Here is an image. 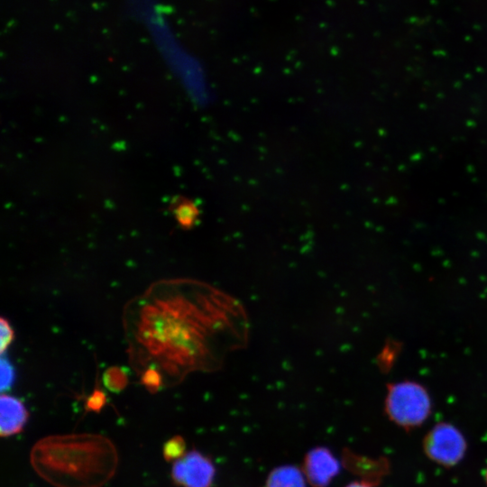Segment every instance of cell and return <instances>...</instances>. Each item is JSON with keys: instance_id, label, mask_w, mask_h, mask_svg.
I'll list each match as a JSON object with an SVG mask.
<instances>
[{"instance_id": "cell-18", "label": "cell", "mask_w": 487, "mask_h": 487, "mask_svg": "<svg viewBox=\"0 0 487 487\" xmlns=\"http://www.w3.org/2000/svg\"><path fill=\"white\" fill-rule=\"evenodd\" d=\"M485 480H486V483H487V469H486V473H485Z\"/></svg>"}, {"instance_id": "cell-15", "label": "cell", "mask_w": 487, "mask_h": 487, "mask_svg": "<svg viewBox=\"0 0 487 487\" xmlns=\"http://www.w3.org/2000/svg\"><path fill=\"white\" fill-rule=\"evenodd\" d=\"M106 403V394L99 389H96L92 394L87 399L86 409L87 411H93L99 413Z\"/></svg>"}, {"instance_id": "cell-12", "label": "cell", "mask_w": 487, "mask_h": 487, "mask_svg": "<svg viewBox=\"0 0 487 487\" xmlns=\"http://www.w3.org/2000/svg\"><path fill=\"white\" fill-rule=\"evenodd\" d=\"M127 377L124 371L117 367L107 370L104 374V383L112 391H120L127 384Z\"/></svg>"}, {"instance_id": "cell-4", "label": "cell", "mask_w": 487, "mask_h": 487, "mask_svg": "<svg viewBox=\"0 0 487 487\" xmlns=\"http://www.w3.org/2000/svg\"><path fill=\"white\" fill-rule=\"evenodd\" d=\"M390 419L409 429L421 425L431 412V400L426 389L415 381L390 384L385 399Z\"/></svg>"}, {"instance_id": "cell-5", "label": "cell", "mask_w": 487, "mask_h": 487, "mask_svg": "<svg viewBox=\"0 0 487 487\" xmlns=\"http://www.w3.org/2000/svg\"><path fill=\"white\" fill-rule=\"evenodd\" d=\"M426 455L444 466H454L464 457L466 442L462 433L448 423L436 424L425 436Z\"/></svg>"}, {"instance_id": "cell-1", "label": "cell", "mask_w": 487, "mask_h": 487, "mask_svg": "<svg viewBox=\"0 0 487 487\" xmlns=\"http://www.w3.org/2000/svg\"><path fill=\"white\" fill-rule=\"evenodd\" d=\"M130 355L138 369L158 371L163 384L192 372L220 369L249 341L250 322L234 297L198 280L151 287L128 311Z\"/></svg>"}, {"instance_id": "cell-9", "label": "cell", "mask_w": 487, "mask_h": 487, "mask_svg": "<svg viewBox=\"0 0 487 487\" xmlns=\"http://www.w3.org/2000/svg\"><path fill=\"white\" fill-rule=\"evenodd\" d=\"M265 487H306V477L294 465L278 466L268 475Z\"/></svg>"}, {"instance_id": "cell-8", "label": "cell", "mask_w": 487, "mask_h": 487, "mask_svg": "<svg viewBox=\"0 0 487 487\" xmlns=\"http://www.w3.org/2000/svg\"><path fill=\"white\" fill-rule=\"evenodd\" d=\"M2 437L11 436L20 433L29 417V413L23 402L15 397L2 393L0 398Z\"/></svg>"}, {"instance_id": "cell-10", "label": "cell", "mask_w": 487, "mask_h": 487, "mask_svg": "<svg viewBox=\"0 0 487 487\" xmlns=\"http://www.w3.org/2000/svg\"><path fill=\"white\" fill-rule=\"evenodd\" d=\"M172 213L182 228H191L198 220L199 211L196 205L187 199H179L172 205Z\"/></svg>"}, {"instance_id": "cell-2", "label": "cell", "mask_w": 487, "mask_h": 487, "mask_svg": "<svg viewBox=\"0 0 487 487\" xmlns=\"http://www.w3.org/2000/svg\"><path fill=\"white\" fill-rule=\"evenodd\" d=\"M30 462L54 487H102L115 473L118 454L114 443L99 434L55 435L35 443Z\"/></svg>"}, {"instance_id": "cell-13", "label": "cell", "mask_w": 487, "mask_h": 487, "mask_svg": "<svg viewBox=\"0 0 487 487\" xmlns=\"http://www.w3.org/2000/svg\"><path fill=\"white\" fill-rule=\"evenodd\" d=\"M141 381L152 393L158 391L161 386L163 385L161 373L152 368H147L141 372Z\"/></svg>"}, {"instance_id": "cell-17", "label": "cell", "mask_w": 487, "mask_h": 487, "mask_svg": "<svg viewBox=\"0 0 487 487\" xmlns=\"http://www.w3.org/2000/svg\"><path fill=\"white\" fill-rule=\"evenodd\" d=\"M345 487H372L370 483L364 482H354L346 485Z\"/></svg>"}, {"instance_id": "cell-16", "label": "cell", "mask_w": 487, "mask_h": 487, "mask_svg": "<svg viewBox=\"0 0 487 487\" xmlns=\"http://www.w3.org/2000/svg\"><path fill=\"white\" fill-rule=\"evenodd\" d=\"M0 350L4 354L14 340V330L9 322L3 317L0 320Z\"/></svg>"}, {"instance_id": "cell-3", "label": "cell", "mask_w": 487, "mask_h": 487, "mask_svg": "<svg viewBox=\"0 0 487 487\" xmlns=\"http://www.w3.org/2000/svg\"><path fill=\"white\" fill-rule=\"evenodd\" d=\"M141 14L147 20L160 51L188 95L196 103H205L208 99L209 90L199 65L178 45L153 5L145 8Z\"/></svg>"}, {"instance_id": "cell-14", "label": "cell", "mask_w": 487, "mask_h": 487, "mask_svg": "<svg viewBox=\"0 0 487 487\" xmlns=\"http://www.w3.org/2000/svg\"><path fill=\"white\" fill-rule=\"evenodd\" d=\"M1 391L4 393L11 388L14 381V369L12 363L5 356L1 357Z\"/></svg>"}, {"instance_id": "cell-7", "label": "cell", "mask_w": 487, "mask_h": 487, "mask_svg": "<svg viewBox=\"0 0 487 487\" xmlns=\"http://www.w3.org/2000/svg\"><path fill=\"white\" fill-rule=\"evenodd\" d=\"M339 470V462L326 447L313 448L305 455L302 471L313 487H326Z\"/></svg>"}, {"instance_id": "cell-11", "label": "cell", "mask_w": 487, "mask_h": 487, "mask_svg": "<svg viewBox=\"0 0 487 487\" xmlns=\"http://www.w3.org/2000/svg\"><path fill=\"white\" fill-rule=\"evenodd\" d=\"M163 457L167 462H175L185 455L186 442L181 436H174L165 442L162 448Z\"/></svg>"}, {"instance_id": "cell-6", "label": "cell", "mask_w": 487, "mask_h": 487, "mask_svg": "<svg viewBox=\"0 0 487 487\" xmlns=\"http://www.w3.org/2000/svg\"><path fill=\"white\" fill-rule=\"evenodd\" d=\"M215 474L212 461L198 450L187 452L171 468L173 482L181 487H210Z\"/></svg>"}]
</instances>
